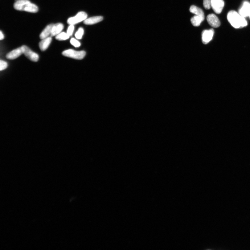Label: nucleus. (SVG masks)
I'll return each instance as SVG.
<instances>
[{"instance_id":"1","label":"nucleus","mask_w":250,"mask_h":250,"mask_svg":"<svg viewBox=\"0 0 250 250\" xmlns=\"http://www.w3.org/2000/svg\"><path fill=\"white\" fill-rule=\"evenodd\" d=\"M227 19L231 25L236 29L246 27L247 22L245 18L234 10H231L228 13Z\"/></svg>"},{"instance_id":"2","label":"nucleus","mask_w":250,"mask_h":250,"mask_svg":"<svg viewBox=\"0 0 250 250\" xmlns=\"http://www.w3.org/2000/svg\"><path fill=\"white\" fill-rule=\"evenodd\" d=\"M86 52L84 51H77L72 49H68L62 52L63 55L75 59L81 60L86 55Z\"/></svg>"},{"instance_id":"3","label":"nucleus","mask_w":250,"mask_h":250,"mask_svg":"<svg viewBox=\"0 0 250 250\" xmlns=\"http://www.w3.org/2000/svg\"><path fill=\"white\" fill-rule=\"evenodd\" d=\"M87 13L84 12H79L75 16L68 18V23L69 25H74L78 24L82 21H84L87 18Z\"/></svg>"},{"instance_id":"4","label":"nucleus","mask_w":250,"mask_h":250,"mask_svg":"<svg viewBox=\"0 0 250 250\" xmlns=\"http://www.w3.org/2000/svg\"><path fill=\"white\" fill-rule=\"evenodd\" d=\"M23 53L30 60L33 62H37L39 60L38 55L32 51L28 47L23 45L21 47Z\"/></svg>"},{"instance_id":"5","label":"nucleus","mask_w":250,"mask_h":250,"mask_svg":"<svg viewBox=\"0 0 250 250\" xmlns=\"http://www.w3.org/2000/svg\"><path fill=\"white\" fill-rule=\"evenodd\" d=\"M224 6V2L223 0H211V7L214 12L218 14L221 13Z\"/></svg>"},{"instance_id":"6","label":"nucleus","mask_w":250,"mask_h":250,"mask_svg":"<svg viewBox=\"0 0 250 250\" xmlns=\"http://www.w3.org/2000/svg\"><path fill=\"white\" fill-rule=\"evenodd\" d=\"M214 30L213 29L204 30L202 33V42L204 44H207L212 39L214 34Z\"/></svg>"},{"instance_id":"7","label":"nucleus","mask_w":250,"mask_h":250,"mask_svg":"<svg viewBox=\"0 0 250 250\" xmlns=\"http://www.w3.org/2000/svg\"><path fill=\"white\" fill-rule=\"evenodd\" d=\"M207 20L210 25L214 28H217L220 26V21L218 17L213 14H211L207 16Z\"/></svg>"},{"instance_id":"8","label":"nucleus","mask_w":250,"mask_h":250,"mask_svg":"<svg viewBox=\"0 0 250 250\" xmlns=\"http://www.w3.org/2000/svg\"><path fill=\"white\" fill-rule=\"evenodd\" d=\"M23 54V51L21 47L10 52L7 54L6 57L8 59H14L20 56Z\"/></svg>"},{"instance_id":"9","label":"nucleus","mask_w":250,"mask_h":250,"mask_svg":"<svg viewBox=\"0 0 250 250\" xmlns=\"http://www.w3.org/2000/svg\"><path fill=\"white\" fill-rule=\"evenodd\" d=\"M250 8V4L248 2H244L242 6L239 10V14L244 18L249 16Z\"/></svg>"},{"instance_id":"10","label":"nucleus","mask_w":250,"mask_h":250,"mask_svg":"<svg viewBox=\"0 0 250 250\" xmlns=\"http://www.w3.org/2000/svg\"><path fill=\"white\" fill-rule=\"evenodd\" d=\"M52 41L51 37H48L42 39L39 43V46L40 50L42 51H45L47 49Z\"/></svg>"},{"instance_id":"11","label":"nucleus","mask_w":250,"mask_h":250,"mask_svg":"<svg viewBox=\"0 0 250 250\" xmlns=\"http://www.w3.org/2000/svg\"><path fill=\"white\" fill-rule=\"evenodd\" d=\"M64 28V24L61 23H57L54 24L51 34V36H56L61 32Z\"/></svg>"},{"instance_id":"12","label":"nucleus","mask_w":250,"mask_h":250,"mask_svg":"<svg viewBox=\"0 0 250 250\" xmlns=\"http://www.w3.org/2000/svg\"><path fill=\"white\" fill-rule=\"evenodd\" d=\"M54 24H51L46 26L45 28L43 30L40 35L41 39H43L48 37L51 35L52 29Z\"/></svg>"},{"instance_id":"13","label":"nucleus","mask_w":250,"mask_h":250,"mask_svg":"<svg viewBox=\"0 0 250 250\" xmlns=\"http://www.w3.org/2000/svg\"><path fill=\"white\" fill-rule=\"evenodd\" d=\"M23 11L30 13H37L38 11V8L36 5L30 2L24 5Z\"/></svg>"},{"instance_id":"14","label":"nucleus","mask_w":250,"mask_h":250,"mask_svg":"<svg viewBox=\"0 0 250 250\" xmlns=\"http://www.w3.org/2000/svg\"><path fill=\"white\" fill-rule=\"evenodd\" d=\"M103 18L101 16H94L87 18L84 21V23L86 25H92L97 23L103 20Z\"/></svg>"},{"instance_id":"15","label":"nucleus","mask_w":250,"mask_h":250,"mask_svg":"<svg viewBox=\"0 0 250 250\" xmlns=\"http://www.w3.org/2000/svg\"><path fill=\"white\" fill-rule=\"evenodd\" d=\"M30 2L29 0H16L14 4V7L16 10L23 11L24 5Z\"/></svg>"},{"instance_id":"16","label":"nucleus","mask_w":250,"mask_h":250,"mask_svg":"<svg viewBox=\"0 0 250 250\" xmlns=\"http://www.w3.org/2000/svg\"><path fill=\"white\" fill-rule=\"evenodd\" d=\"M190 12L195 15L205 18L204 13L203 10L200 8L197 7L195 5H192L190 8Z\"/></svg>"},{"instance_id":"17","label":"nucleus","mask_w":250,"mask_h":250,"mask_svg":"<svg viewBox=\"0 0 250 250\" xmlns=\"http://www.w3.org/2000/svg\"><path fill=\"white\" fill-rule=\"evenodd\" d=\"M204 19L205 18L195 15L191 18V23L193 26L199 27L201 24L202 22L204 20Z\"/></svg>"},{"instance_id":"18","label":"nucleus","mask_w":250,"mask_h":250,"mask_svg":"<svg viewBox=\"0 0 250 250\" xmlns=\"http://www.w3.org/2000/svg\"><path fill=\"white\" fill-rule=\"evenodd\" d=\"M70 36L65 32H60L59 34L56 35V39L59 41L65 40L69 39Z\"/></svg>"},{"instance_id":"19","label":"nucleus","mask_w":250,"mask_h":250,"mask_svg":"<svg viewBox=\"0 0 250 250\" xmlns=\"http://www.w3.org/2000/svg\"><path fill=\"white\" fill-rule=\"evenodd\" d=\"M84 34V30L82 27L79 28L75 34V37L77 39H80Z\"/></svg>"},{"instance_id":"20","label":"nucleus","mask_w":250,"mask_h":250,"mask_svg":"<svg viewBox=\"0 0 250 250\" xmlns=\"http://www.w3.org/2000/svg\"><path fill=\"white\" fill-rule=\"evenodd\" d=\"M211 0H204L203 1V6L205 9L209 10L211 8Z\"/></svg>"},{"instance_id":"21","label":"nucleus","mask_w":250,"mask_h":250,"mask_svg":"<svg viewBox=\"0 0 250 250\" xmlns=\"http://www.w3.org/2000/svg\"><path fill=\"white\" fill-rule=\"evenodd\" d=\"M70 43L72 45L76 47H78L81 45V43L78 40L75 38H72L70 40Z\"/></svg>"},{"instance_id":"22","label":"nucleus","mask_w":250,"mask_h":250,"mask_svg":"<svg viewBox=\"0 0 250 250\" xmlns=\"http://www.w3.org/2000/svg\"><path fill=\"white\" fill-rule=\"evenodd\" d=\"M7 67L8 64L6 62L2 60H0V71H2L6 69Z\"/></svg>"},{"instance_id":"23","label":"nucleus","mask_w":250,"mask_h":250,"mask_svg":"<svg viewBox=\"0 0 250 250\" xmlns=\"http://www.w3.org/2000/svg\"><path fill=\"white\" fill-rule=\"evenodd\" d=\"M75 29V27L73 25H70L67 30V33L70 37L72 36Z\"/></svg>"},{"instance_id":"24","label":"nucleus","mask_w":250,"mask_h":250,"mask_svg":"<svg viewBox=\"0 0 250 250\" xmlns=\"http://www.w3.org/2000/svg\"><path fill=\"white\" fill-rule=\"evenodd\" d=\"M4 35L1 31H0V40H2L4 39Z\"/></svg>"},{"instance_id":"25","label":"nucleus","mask_w":250,"mask_h":250,"mask_svg":"<svg viewBox=\"0 0 250 250\" xmlns=\"http://www.w3.org/2000/svg\"><path fill=\"white\" fill-rule=\"evenodd\" d=\"M249 18H250V10H249Z\"/></svg>"}]
</instances>
